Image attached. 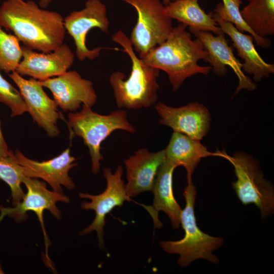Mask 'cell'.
I'll return each instance as SVG.
<instances>
[{
  "mask_svg": "<svg viewBox=\"0 0 274 274\" xmlns=\"http://www.w3.org/2000/svg\"><path fill=\"white\" fill-rule=\"evenodd\" d=\"M0 25L13 32L25 46L49 53L63 43L65 29L61 15L31 0H6L0 7Z\"/></svg>",
  "mask_w": 274,
  "mask_h": 274,
  "instance_id": "1",
  "label": "cell"
},
{
  "mask_svg": "<svg viewBox=\"0 0 274 274\" xmlns=\"http://www.w3.org/2000/svg\"><path fill=\"white\" fill-rule=\"evenodd\" d=\"M186 27L183 23L174 27L163 43L140 57L146 64L165 72L174 91L186 79L198 74L207 76L212 70L211 66L198 65L199 60L206 61L208 53Z\"/></svg>",
  "mask_w": 274,
  "mask_h": 274,
  "instance_id": "2",
  "label": "cell"
},
{
  "mask_svg": "<svg viewBox=\"0 0 274 274\" xmlns=\"http://www.w3.org/2000/svg\"><path fill=\"white\" fill-rule=\"evenodd\" d=\"M112 40L120 45L131 62L130 75L119 71L113 72L109 78L117 107L130 110L147 108L157 100L159 85L158 69L146 64L135 53L129 38L122 30L116 32Z\"/></svg>",
  "mask_w": 274,
  "mask_h": 274,
  "instance_id": "3",
  "label": "cell"
},
{
  "mask_svg": "<svg viewBox=\"0 0 274 274\" xmlns=\"http://www.w3.org/2000/svg\"><path fill=\"white\" fill-rule=\"evenodd\" d=\"M183 196L185 206L182 211L181 224L185 231L184 236L178 241L161 242V248L167 253L178 254L177 263L183 267L199 259L218 264L219 259L213 252L223 245V238L210 235L202 231L197 225L194 213L196 191L192 183L187 184Z\"/></svg>",
  "mask_w": 274,
  "mask_h": 274,
  "instance_id": "4",
  "label": "cell"
},
{
  "mask_svg": "<svg viewBox=\"0 0 274 274\" xmlns=\"http://www.w3.org/2000/svg\"><path fill=\"white\" fill-rule=\"evenodd\" d=\"M67 124L73 132L81 138L88 147L91 160V169L97 174L100 161L104 158L100 152L101 144L114 131L122 130L133 133L134 126L127 120V113L117 110L108 115L93 112L91 108L83 105L80 112L70 113Z\"/></svg>",
  "mask_w": 274,
  "mask_h": 274,
  "instance_id": "5",
  "label": "cell"
},
{
  "mask_svg": "<svg viewBox=\"0 0 274 274\" xmlns=\"http://www.w3.org/2000/svg\"><path fill=\"white\" fill-rule=\"evenodd\" d=\"M233 166L237 180L232 183L236 194L245 205L254 204L260 210L262 218L270 216L274 212V188L272 183L264 179L259 162L251 156L242 152L230 156L223 152L222 157Z\"/></svg>",
  "mask_w": 274,
  "mask_h": 274,
  "instance_id": "6",
  "label": "cell"
},
{
  "mask_svg": "<svg viewBox=\"0 0 274 274\" xmlns=\"http://www.w3.org/2000/svg\"><path fill=\"white\" fill-rule=\"evenodd\" d=\"M133 7L138 14L137 21L129 40L140 57L163 43L174 27L160 0H121Z\"/></svg>",
  "mask_w": 274,
  "mask_h": 274,
  "instance_id": "7",
  "label": "cell"
},
{
  "mask_svg": "<svg viewBox=\"0 0 274 274\" xmlns=\"http://www.w3.org/2000/svg\"><path fill=\"white\" fill-rule=\"evenodd\" d=\"M26 189L27 193L21 201L14 207L0 206V222L6 216L13 218L19 222L26 219L27 212L32 211L38 217L43 229L46 247L47 262L52 266L48 255L49 239L45 231L43 219V213L48 210L57 220L60 219L61 213L58 209L56 203L58 201L68 203L70 198L63 192L50 191L46 184L36 178L23 176L22 180Z\"/></svg>",
  "mask_w": 274,
  "mask_h": 274,
  "instance_id": "8",
  "label": "cell"
},
{
  "mask_svg": "<svg viewBox=\"0 0 274 274\" xmlns=\"http://www.w3.org/2000/svg\"><path fill=\"white\" fill-rule=\"evenodd\" d=\"M104 176L107 181L105 190L97 195L88 193H80L82 198L89 199L90 202L83 201L81 208L84 210H92L95 216L92 222L81 230L79 234L85 235L95 231L97 233L98 246L104 249V227L106 223V217L114 208L122 206L124 201H130L131 198L126 193L125 183L122 179L123 169L119 165L113 173L110 168L103 170Z\"/></svg>",
  "mask_w": 274,
  "mask_h": 274,
  "instance_id": "9",
  "label": "cell"
},
{
  "mask_svg": "<svg viewBox=\"0 0 274 274\" xmlns=\"http://www.w3.org/2000/svg\"><path fill=\"white\" fill-rule=\"evenodd\" d=\"M107 12L106 5L100 0H87L83 9L72 11L64 19L65 30L74 41L76 55L79 60L94 59L103 49L119 50L118 48L105 47L89 49L86 44V36L93 28L109 33L110 22Z\"/></svg>",
  "mask_w": 274,
  "mask_h": 274,
  "instance_id": "10",
  "label": "cell"
},
{
  "mask_svg": "<svg viewBox=\"0 0 274 274\" xmlns=\"http://www.w3.org/2000/svg\"><path fill=\"white\" fill-rule=\"evenodd\" d=\"M18 87L28 112L33 120L50 137L57 136L60 131L57 122L60 118L57 106L45 93L39 80L24 79L16 71L9 74Z\"/></svg>",
  "mask_w": 274,
  "mask_h": 274,
  "instance_id": "11",
  "label": "cell"
},
{
  "mask_svg": "<svg viewBox=\"0 0 274 274\" xmlns=\"http://www.w3.org/2000/svg\"><path fill=\"white\" fill-rule=\"evenodd\" d=\"M40 81L52 92L57 106L64 111H75L83 105L91 108L97 101L92 82L76 71Z\"/></svg>",
  "mask_w": 274,
  "mask_h": 274,
  "instance_id": "12",
  "label": "cell"
},
{
  "mask_svg": "<svg viewBox=\"0 0 274 274\" xmlns=\"http://www.w3.org/2000/svg\"><path fill=\"white\" fill-rule=\"evenodd\" d=\"M13 156L15 161L21 166L25 176L43 179L53 191L63 192L62 186L68 190L75 187L68 172L78 163L76 162L77 158L71 155L69 148L56 157L41 162L26 157L18 150H15Z\"/></svg>",
  "mask_w": 274,
  "mask_h": 274,
  "instance_id": "13",
  "label": "cell"
},
{
  "mask_svg": "<svg viewBox=\"0 0 274 274\" xmlns=\"http://www.w3.org/2000/svg\"><path fill=\"white\" fill-rule=\"evenodd\" d=\"M155 109L160 117L159 123L200 141L208 132L211 116L202 104L192 102L180 107H172L158 102Z\"/></svg>",
  "mask_w": 274,
  "mask_h": 274,
  "instance_id": "14",
  "label": "cell"
},
{
  "mask_svg": "<svg viewBox=\"0 0 274 274\" xmlns=\"http://www.w3.org/2000/svg\"><path fill=\"white\" fill-rule=\"evenodd\" d=\"M202 43L208 55L205 61L209 62L214 72L219 76H225L230 67L238 79L235 94L242 89L255 90L257 85L246 76L242 70V63L235 57L231 48L228 45L224 33L214 36L210 32L189 29Z\"/></svg>",
  "mask_w": 274,
  "mask_h": 274,
  "instance_id": "15",
  "label": "cell"
},
{
  "mask_svg": "<svg viewBox=\"0 0 274 274\" xmlns=\"http://www.w3.org/2000/svg\"><path fill=\"white\" fill-rule=\"evenodd\" d=\"M21 47L22 60L15 71L21 76L43 81L64 73L74 63L75 54L64 43L49 53H38L25 46Z\"/></svg>",
  "mask_w": 274,
  "mask_h": 274,
  "instance_id": "16",
  "label": "cell"
},
{
  "mask_svg": "<svg viewBox=\"0 0 274 274\" xmlns=\"http://www.w3.org/2000/svg\"><path fill=\"white\" fill-rule=\"evenodd\" d=\"M164 150L151 152L146 148L138 150L124 160L127 195L131 198L146 191H152L156 175L165 161Z\"/></svg>",
  "mask_w": 274,
  "mask_h": 274,
  "instance_id": "17",
  "label": "cell"
},
{
  "mask_svg": "<svg viewBox=\"0 0 274 274\" xmlns=\"http://www.w3.org/2000/svg\"><path fill=\"white\" fill-rule=\"evenodd\" d=\"M177 167L176 164L167 159L162 163L156 175L152 191L154 194L153 204L144 206L156 228H160L162 226L158 218L160 211L169 217L174 229L179 228L181 225L182 210L175 198L173 190V175Z\"/></svg>",
  "mask_w": 274,
  "mask_h": 274,
  "instance_id": "18",
  "label": "cell"
},
{
  "mask_svg": "<svg viewBox=\"0 0 274 274\" xmlns=\"http://www.w3.org/2000/svg\"><path fill=\"white\" fill-rule=\"evenodd\" d=\"M213 17L223 33L230 37L238 56L243 60V72L252 74L253 80L257 82L273 74L274 64L266 62L261 57L254 45L252 35L241 32L231 23L224 20L215 13L213 14Z\"/></svg>",
  "mask_w": 274,
  "mask_h": 274,
  "instance_id": "19",
  "label": "cell"
},
{
  "mask_svg": "<svg viewBox=\"0 0 274 274\" xmlns=\"http://www.w3.org/2000/svg\"><path fill=\"white\" fill-rule=\"evenodd\" d=\"M164 150L166 159L177 166H182L185 168L187 184L192 183V176L202 158L212 156L222 157L223 154V152H210L200 141L175 131Z\"/></svg>",
  "mask_w": 274,
  "mask_h": 274,
  "instance_id": "20",
  "label": "cell"
},
{
  "mask_svg": "<svg viewBox=\"0 0 274 274\" xmlns=\"http://www.w3.org/2000/svg\"><path fill=\"white\" fill-rule=\"evenodd\" d=\"M166 14L189 29L212 32L215 35L223 33L213 17V13H206L200 7L198 0H175L165 6Z\"/></svg>",
  "mask_w": 274,
  "mask_h": 274,
  "instance_id": "21",
  "label": "cell"
},
{
  "mask_svg": "<svg viewBox=\"0 0 274 274\" xmlns=\"http://www.w3.org/2000/svg\"><path fill=\"white\" fill-rule=\"evenodd\" d=\"M241 13L256 36L266 38L274 35V0H249Z\"/></svg>",
  "mask_w": 274,
  "mask_h": 274,
  "instance_id": "22",
  "label": "cell"
},
{
  "mask_svg": "<svg viewBox=\"0 0 274 274\" xmlns=\"http://www.w3.org/2000/svg\"><path fill=\"white\" fill-rule=\"evenodd\" d=\"M218 3L214 10L215 14L225 21L231 23L241 32H246L252 35L256 44L263 48H268L271 45L270 40L256 36L250 29L244 20L239 7L243 4V0H222Z\"/></svg>",
  "mask_w": 274,
  "mask_h": 274,
  "instance_id": "23",
  "label": "cell"
},
{
  "mask_svg": "<svg viewBox=\"0 0 274 274\" xmlns=\"http://www.w3.org/2000/svg\"><path fill=\"white\" fill-rule=\"evenodd\" d=\"M14 152L11 150L9 157L0 159V179L10 187L12 197V204L19 203L25 195L21 187L23 176L21 166L15 160Z\"/></svg>",
  "mask_w": 274,
  "mask_h": 274,
  "instance_id": "24",
  "label": "cell"
},
{
  "mask_svg": "<svg viewBox=\"0 0 274 274\" xmlns=\"http://www.w3.org/2000/svg\"><path fill=\"white\" fill-rule=\"evenodd\" d=\"M19 42L14 35L7 33L0 25V70L7 73L16 71L22 56Z\"/></svg>",
  "mask_w": 274,
  "mask_h": 274,
  "instance_id": "25",
  "label": "cell"
},
{
  "mask_svg": "<svg viewBox=\"0 0 274 274\" xmlns=\"http://www.w3.org/2000/svg\"><path fill=\"white\" fill-rule=\"evenodd\" d=\"M0 102L11 110V117L27 112V108L19 91L9 83L0 73Z\"/></svg>",
  "mask_w": 274,
  "mask_h": 274,
  "instance_id": "26",
  "label": "cell"
},
{
  "mask_svg": "<svg viewBox=\"0 0 274 274\" xmlns=\"http://www.w3.org/2000/svg\"><path fill=\"white\" fill-rule=\"evenodd\" d=\"M11 150L4 140L0 127V159L5 158L9 156Z\"/></svg>",
  "mask_w": 274,
  "mask_h": 274,
  "instance_id": "27",
  "label": "cell"
},
{
  "mask_svg": "<svg viewBox=\"0 0 274 274\" xmlns=\"http://www.w3.org/2000/svg\"><path fill=\"white\" fill-rule=\"evenodd\" d=\"M39 5L42 8H47L54 0H38Z\"/></svg>",
  "mask_w": 274,
  "mask_h": 274,
  "instance_id": "28",
  "label": "cell"
},
{
  "mask_svg": "<svg viewBox=\"0 0 274 274\" xmlns=\"http://www.w3.org/2000/svg\"><path fill=\"white\" fill-rule=\"evenodd\" d=\"M172 1H174L175 0H172ZM171 1L172 0H162V3L164 6H166L171 2Z\"/></svg>",
  "mask_w": 274,
  "mask_h": 274,
  "instance_id": "29",
  "label": "cell"
},
{
  "mask_svg": "<svg viewBox=\"0 0 274 274\" xmlns=\"http://www.w3.org/2000/svg\"><path fill=\"white\" fill-rule=\"evenodd\" d=\"M3 273H4V272L3 270H2L1 264L0 263V274H3Z\"/></svg>",
  "mask_w": 274,
  "mask_h": 274,
  "instance_id": "30",
  "label": "cell"
},
{
  "mask_svg": "<svg viewBox=\"0 0 274 274\" xmlns=\"http://www.w3.org/2000/svg\"><path fill=\"white\" fill-rule=\"evenodd\" d=\"M246 1H248L249 0H246Z\"/></svg>",
  "mask_w": 274,
  "mask_h": 274,
  "instance_id": "31",
  "label": "cell"
}]
</instances>
